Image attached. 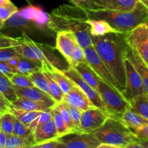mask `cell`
Segmentation results:
<instances>
[{
  "label": "cell",
  "mask_w": 148,
  "mask_h": 148,
  "mask_svg": "<svg viewBox=\"0 0 148 148\" xmlns=\"http://www.w3.org/2000/svg\"><path fill=\"white\" fill-rule=\"evenodd\" d=\"M4 22L2 20H1V19H0V30H1V29L2 28V27H3V25H4Z\"/></svg>",
  "instance_id": "54"
},
{
  "label": "cell",
  "mask_w": 148,
  "mask_h": 148,
  "mask_svg": "<svg viewBox=\"0 0 148 148\" xmlns=\"http://www.w3.org/2000/svg\"><path fill=\"white\" fill-rule=\"evenodd\" d=\"M33 133V131L29 128L28 126L26 125L23 122L15 119L14 126H13V134L20 137H28Z\"/></svg>",
  "instance_id": "40"
},
{
  "label": "cell",
  "mask_w": 148,
  "mask_h": 148,
  "mask_svg": "<svg viewBox=\"0 0 148 148\" xmlns=\"http://www.w3.org/2000/svg\"><path fill=\"white\" fill-rule=\"evenodd\" d=\"M8 78L14 86L20 87V88H27V87L34 86V85L31 82V80H30L28 75L15 72V73L11 74V75Z\"/></svg>",
  "instance_id": "35"
},
{
  "label": "cell",
  "mask_w": 148,
  "mask_h": 148,
  "mask_svg": "<svg viewBox=\"0 0 148 148\" xmlns=\"http://www.w3.org/2000/svg\"><path fill=\"white\" fill-rule=\"evenodd\" d=\"M35 145L33 133L28 137L11 134L7 135L6 148H33Z\"/></svg>",
  "instance_id": "25"
},
{
  "label": "cell",
  "mask_w": 148,
  "mask_h": 148,
  "mask_svg": "<svg viewBox=\"0 0 148 148\" xmlns=\"http://www.w3.org/2000/svg\"><path fill=\"white\" fill-rule=\"evenodd\" d=\"M33 147L37 148H66L63 143L59 140V138L53 139V140H49L47 141L43 142V143H39L35 145Z\"/></svg>",
  "instance_id": "43"
},
{
  "label": "cell",
  "mask_w": 148,
  "mask_h": 148,
  "mask_svg": "<svg viewBox=\"0 0 148 148\" xmlns=\"http://www.w3.org/2000/svg\"><path fill=\"white\" fill-rule=\"evenodd\" d=\"M12 3L11 0H0V5H5Z\"/></svg>",
  "instance_id": "52"
},
{
  "label": "cell",
  "mask_w": 148,
  "mask_h": 148,
  "mask_svg": "<svg viewBox=\"0 0 148 148\" xmlns=\"http://www.w3.org/2000/svg\"><path fill=\"white\" fill-rule=\"evenodd\" d=\"M52 118H53L54 122H55V127H56L57 132L59 137H61L62 136L65 135V134L71 133L69 129L67 127L66 123H65L62 116L61 115L60 112L55 106L52 108Z\"/></svg>",
  "instance_id": "33"
},
{
  "label": "cell",
  "mask_w": 148,
  "mask_h": 148,
  "mask_svg": "<svg viewBox=\"0 0 148 148\" xmlns=\"http://www.w3.org/2000/svg\"><path fill=\"white\" fill-rule=\"evenodd\" d=\"M7 137V134L1 130L0 131V148H6Z\"/></svg>",
  "instance_id": "50"
},
{
  "label": "cell",
  "mask_w": 148,
  "mask_h": 148,
  "mask_svg": "<svg viewBox=\"0 0 148 148\" xmlns=\"http://www.w3.org/2000/svg\"><path fill=\"white\" fill-rule=\"evenodd\" d=\"M30 25H32L28 19L23 17L20 13L19 10L14 13L9 19H7L1 30H23L28 27Z\"/></svg>",
  "instance_id": "24"
},
{
  "label": "cell",
  "mask_w": 148,
  "mask_h": 148,
  "mask_svg": "<svg viewBox=\"0 0 148 148\" xmlns=\"http://www.w3.org/2000/svg\"><path fill=\"white\" fill-rule=\"evenodd\" d=\"M0 131H1V121H0Z\"/></svg>",
  "instance_id": "57"
},
{
  "label": "cell",
  "mask_w": 148,
  "mask_h": 148,
  "mask_svg": "<svg viewBox=\"0 0 148 148\" xmlns=\"http://www.w3.org/2000/svg\"><path fill=\"white\" fill-rule=\"evenodd\" d=\"M97 92L110 116L120 119L123 113L131 108L129 101L120 91L102 79L99 83Z\"/></svg>",
  "instance_id": "5"
},
{
  "label": "cell",
  "mask_w": 148,
  "mask_h": 148,
  "mask_svg": "<svg viewBox=\"0 0 148 148\" xmlns=\"http://www.w3.org/2000/svg\"><path fill=\"white\" fill-rule=\"evenodd\" d=\"M119 33H111L103 36L92 38L93 46L105 64L114 78L118 89L121 93L126 85V72L124 55L126 43L125 36Z\"/></svg>",
  "instance_id": "2"
},
{
  "label": "cell",
  "mask_w": 148,
  "mask_h": 148,
  "mask_svg": "<svg viewBox=\"0 0 148 148\" xmlns=\"http://www.w3.org/2000/svg\"><path fill=\"white\" fill-rule=\"evenodd\" d=\"M78 44L75 33L62 30L57 33L55 48L68 62L75 48Z\"/></svg>",
  "instance_id": "12"
},
{
  "label": "cell",
  "mask_w": 148,
  "mask_h": 148,
  "mask_svg": "<svg viewBox=\"0 0 148 148\" xmlns=\"http://www.w3.org/2000/svg\"><path fill=\"white\" fill-rule=\"evenodd\" d=\"M120 121L133 133L141 126L148 123V120L147 119L135 112L131 108L127 109L123 113L120 118Z\"/></svg>",
  "instance_id": "21"
},
{
  "label": "cell",
  "mask_w": 148,
  "mask_h": 148,
  "mask_svg": "<svg viewBox=\"0 0 148 148\" xmlns=\"http://www.w3.org/2000/svg\"><path fill=\"white\" fill-rule=\"evenodd\" d=\"M94 2L98 9L130 12L136 7L139 0H94Z\"/></svg>",
  "instance_id": "17"
},
{
  "label": "cell",
  "mask_w": 148,
  "mask_h": 148,
  "mask_svg": "<svg viewBox=\"0 0 148 148\" xmlns=\"http://www.w3.org/2000/svg\"><path fill=\"white\" fill-rule=\"evenodd\" d=\"M43 72L48 81L50 95L57 103L62 102V100H63L64 93L62 91V90H61V88H59V86L57 83L56 81L52 78L50 73L48 71H43Z\"/></svg>",
  "instance_id": "32"
},
{
  "label": "cell",
  "mask_w": 148,
  "mask_h": 148,
  "mask_svg": "<svg viewBox=\"0 0 148 148\" xmlns=\"http://www.w3.org/2000/svg\"><path fill=\"white\" fill-rule=\"evenodd\" d=\"M125 56L130 59L131 62L133 64L136 69L139 72L142 79L145 92L148 95V66L139 56V53L134 49L131 48L127 43H126Z\"/></svg>",
  "instance_id": "18"
},
{
  "label": "cell",
  "mask_w": 148,
  "mask_h": 148,
  "mask_svg": "<svg viewBox=\"0 0 148 148\" xmlns=\"http://www.w3.org/2000/svg\"><path fill=\"white\" fill-rule=\"evenodd\" d=\"M62 101L82 111L95 107L84 91L75 83L70 92L64 95Z\"/></svg>",
  "instance_id": "13"
},
{
  "label": "cell",
  "mask_w": 148,
  "mask_h": 148,
  "mask_svg": "<svg viewBox=\"0 0 148 148\" xmlns=\"http://www.w3.org/2000/svg\"><path fill=\"white\" fill-rule=\"evenodd\" d=\"M18 10L23 17L30 22L33 27L40 30L48 28L49 14L44 12L40 7L29 4L28 7Z\"/></svg>",
  "instance_id": "14"
},
{
  "label": "cell",
  "mask_w": 148,
  "mask_h": 148,
  "mask_svg": "<svg viewBox=\"0 0 148 148\" xmlns=\"http://www.w3.org/2000/svg\"><path fill=\"white\" fill-rule=\"evenodd\" d=\"M15 87V90L17 96L20 98H26L30 101L41 102L47 104L48 106L52 108L56 105L57 102L46 92H44L36 86L27 87V88H20Z\"/></svg>",
  "instance_id": "15"
},
{
  "label": "cell",
  "mask_w": 148,
  "mask_h": 148,
  "mask_svg": "<svg viewBox=\"0 0 148 148\" xmlns=\"http://www.w3.org/2000/svg\"><path fill=\"white\" fill-rule=\"evenodd\" d=\"M18 54L17 46L0 49V62H7L10 58Z\"/></svg>",
  "instance_id": "45"
},
{
  "label": "cell",
  "mask_w": 148,
  "mask_h": 148,
  "mask_svg": "<svg viewBox=\"0 0 148 148\" xmlns=\"http://www.w3.org/2000/svg\"><path fill=\"white\" fill-rule=\"evenodd\" d=\"M15 72H16V71L14 69H12L7 62H0V74L9 77L11 75V74L15 73Z\"/></svg>",
  "instance_id": "47"
},
{
  "label": "cell",
  "mask_w": 148,
  "mask_h": 148,
  "mask_svg": "<svg viewBox=\"0 0 148 148\" xmlns=\"http://www.w3.org/2000/svg\"><path fill=\"white\" fill-rule=\"evenodd\" d=\"M25 1H26V2L28 3L29 4H32V3H33V0H25Z\"/></svg>",
  "instance_id": "55"
},
{
  "label": "cell",
  "mask_w": 148,
  "mask_h": 148,
  "mask_svg": "<svg viewBox=\"0 0 148 148\" xmlns=\"http://www.w3.org/2000/svg\"><path fill=\"white\" fill-rule=\"evenodd\" d=\"M63 102V101H62ZM64 103L65 104V106H66L67 109L68 110V112H69L70 116H71V118L72 119L73 123L74 126L75 127V128L78 130V131L80 133H83V132L81 130V114H82V111L78 109V108H75V107H73L71 106L68 105L66 103L64 102Z\"/></svg>",
  "instance_id": "39"
},
{
  "label": "cell",
  "mask_w": 148,
  "mask_h": 148,
  "mask_svg": "<svg viewBox=\"0 0 148 148\" xmlns=\"http://www.w3.org/2000/svg\"><path fill=\"white\" fill-rule=\"evenodd\" d=\"M50 73L51 76L56 81L57 83L61 88L62 91L63 92L64 95L70 92L72 87L73 86L74 82L71 79H70L62 70L58 69L56 66H53L50 71H48Z\"/></svg>",
  "instance_id": "26"
},
{
  "label": "cell",
  "mask_w": 148,
  "mask_h": 148,
  "mask_svg": "<svg viewBox=\"0 0 148 148\" xmlns=\"http://www.w3.org/2000/svg\"><path fill=\"white\" fill-rule=\"evenodd\" d=\"M7 64L11 66L12 69H14L16 71V69H17V66L19 64V62H20V57H19V53L18 54L15 55V56H12V58H10L8 61H7ZM17 72V71H16Z\"/></svg>",
  "instance_id": "49"
},
{
  "label": "cell",
  "mask_w": 148,
  "mask_h": 148,
  "mask_svg": "<svg viewBox=\"0 0 148 148\" xmlns=\"http://www.w3.org/2000/svg\"><path fill=\"white\" fill-rule=\"evenodd\" d=\"M139 1L142 3V4L148 10V0H139Z\"/></svg>",
  "instance_id": "53"
},
{
  "label": "cell",
  "mask_w": 148,
  "mask_h": 148,
  "mask_svg": "<svg viewBox=\"0 0 148 148\" xmlns=\"http://www.w3.org/2000/svg\"><path fill=\"white\" fill-rule=\"evenodd\" d=\"M17 10V7L12 2L5 5H0V19L5 22Z\"/></svg>",
  "instance_id": "42"
},
{
  "label": "cell",
  "mask_w": 148,
  "mask_h": 148,
  "mask_svg": "<svg viewBox=\"0 0 148 148\" xmlns=\"http://www.w3.org/2000/svg\"><path fill=\"white\" fill-rule=\"evenodd\" d=\"M0 92L10 103H12L18 98L13 84L7 77L1 74H0Z\"/></svg>",
  "instance_id": "28"
},
{
  "label": "cell",
  "mask_w": 148,
  "mask_h": 148,
  "mask_svg": "<svg viewBox=\"0 0 148 148\" xmlns=\"http://www.w3.org/2000/svg\"><path fill=\"white\" fill-rule=\"evenodd\" d=\"M12 103L0 92V109L4 112L10 111Z\"/></svg>",
  "instance_id": "48"
},
{
  "label": "cell",
  "mask_w": 148,
  "mask_h": 148,
  "mask_svg": "<svg viewBox=\"0 0 148 148\" xmlns=\"http://www.w3.org/2000/svg\"><path fill=\"white\" fill-rule=\"evenodd\" d=\"M33 136L35 145L49 140L59 138L53 118L36 127L33 131Z\"/></svg>",
  "instance_id": "16"
},
{
  "label": "cell",
  "mask_w": 148,
  "mask_h": 148,
  "mask_svg": "<svg viewBox=\"0 0 148 148\" xmlns=\"http://www.w3.org/2000/svg\"><path fill=\"white\" fill-rule=\"evenodd\" d=\"M68 1H71L73 5L87 11L98 9L94 4V0H68Z\"/></svg>",
  "instance_id": "44"
},
{
  "label": "cell",
  "mask_w": 148,
  "mask_h": 148,
  "mask_svg": "<svg viewBox=\"0 0 148 148\" xmlns=\"http://www.w3.org/2000/svg\"><path fill=\"white\" fill-rule=\"evenodd\" d=\"M23 38H14L0 33V49L18 46L23 44Z\"/></svg>",
  "instance_id": "37"
},
{
  "label": "cell",
  "mask_w": 148,
  "mask_h": 148,
  "mask_svg": "<svg viewBox=\"0 0 148 148\" xmlns=\"http://www.w3.org/2000/svg\"><path fill=\"white\" fill-rule=\"evenodd\" d=\"M86 23L89 25L91 37L103 36L111 33H119L116 29L112 27L107 21L102 19H87Z\"/></svg>",
  "instance_id": "20"
},
{
  "label": "cell",
  "mask_w": 148,
  "mask_h": 148,
  "mask_svg": "<svg viewBox=\"0 0 148 148\" xmlns=\"http://www.w3.org/2000/svg\"><path fill=\"white\" fill-rule=\"evenodd\" d=\"M10 112H11L15 116V118L20 120L21 122H23L26 125L28 126L40 115L42 111H32L23 109H17V108H15L12 106Z\"/></svg>",
  "instance_id": "29"
},
{
  "label": "cell",
  "mask_w": 148,
  "mask_h": 148,
  "mask_svg": "<svg viewBox=\"0 0 148 148\" xmlns=\"http://www.w3.org/2000/svg\"><path fill=\"white\" fill-rule=\"evenodd\" d=\"M15 116L10 111L4 113L0 116L1 121V130L7 135L13 134V126Z\"/></svg>",
  "instance_id": "34"
},
{
  "label": "cell",
  "mask_w": 148,
  "mask_h": 148,
  "mask_svg": "<svg viewBox=\"0 0 148 148\" xmlns=\"http://www.w3.org/2000/svg\"><path fill=\"white\" fill-rule=\"evenodd\" d=\"M86 60L84 49L79 44H78L73 51L71 58L68 62L69 64V66L75 67L79 63L86 62Z\"/></svg>",
  "instance_id": "38"
},
{
  "label": "cell",
  "mask_w": 148,
  "mask_h": 148,
  "mask_svg": "<svg viewBox=\"0 0 148 148\" xmlns=\"http://www.w3.org/2000/svg\"><path fill=\"white\" fill-rule=\"evenodd\" d=\"M139 143L142 148H148V140H139Z\"/></svg>",
  "instance_id": "51"
},
{
  "label": "cell",
  "mask_w": 148,
  "mask_h": 148,
  "mask_svg": "<svg viewBox=\"0 0 148 148\" xmlns=\"http://www.w3.org/2000/svg\"><path fill=\"white\" fill-rule=\"evenodd\" d=\"M87 14L89 18L104 20L124 36L139 25L148 23V10L139 1L130 12L97 9L88 10Z\"/></svg>",
  "instance_id": "3"
},
{
  "label": "cell",
  "mask_w": 148,
  "mask_h": 148,
  "mask_svg": "<svg viewBox=\"0 0 148 148\" xmlns=\"http://www.w3.org/2000/svg\"><path fill=\"white\" fill-rule=\"evenodd\" d=\"M84 51L87 63L91 66V68L94 69V72L100 77V79L104 81V82H105L107 84H108L109 85L112 86L113 88H116L118 90L117 84H116L114 78L110 74V71L106 66L105 64L102 60L100 56H99L97 52L96 51L93 45L89 46V47L84 49Z\"/></svg>",
  "instance_id": "8"
},
{
  "label": "cell",
  "mask_w": 148,
  "mask_h": 148,
  "mask_svg": "<svg viewBox=\"0 0 148 148\" xmlns=\"http://www.w3.org/2000/svg\"><path fill=\"white\" fill-rule=\"evenodd\" d=\"M123 61L126 72V85L122 94L129 101L138 95H145L146 92L140 75L133 64L125 55Z\"/></svg>",
  "instance_id": "6"
},
{
  "label": "cell",
  "mask_w": 148,
  "mask_h": 148,
  "mask_svg": "<svg viewBox=\"0 0 148 148\" xmlns=\"http://www.w3.org/2000/svg\"><path fill=\"white\" fill-rule=\"evenodd\" d=\"M125 40L148 66V23H142L125 35Z\"/></svg>",
  "instance_id": "7"
},
{
  "label": "cell",
  "mask_w": 148,
  "mask_h": 148,
  "mask_svg": "<svg viewBox=\"0 0 148 148\" xmlns=\"http://www.w3.org/2000/svg\"><path fill=\"white\" fill-rule=\"evenodd\" d=\"M129 103L132 110L148 120V100L146 94L134 97Z\"/></svg>",
  "instance_id": "27"
},
{
  "label": "cell",
  "mask_w": 148,
  "mask_h": 148,
  "mask_svg": "<svg viewBox=\"0 0 148 148\" xmlns=\"http://www.w3.org/2000/svg\"><path fill=\"white\" fill-rule=\"evenodd\" d=\"M22 38H23V42L27 43L34 53L38 62L41 64L42 71H50L53 66H55L53 62L49 60L45 51H44L40 45L32 40L30 38H29L24 31L22 33Z\"/></svg>",
  "instance_id": "19"
},
{
  "label": "cell",
  "mask_w": 148,
  "mask_h": 148,
  "mask_svg": "<svg viewBox=\"0 0 148 148\" xmlns=\"http://www.w3.org/2000/svg\"><path fill=\"white\" fill-rule=\"evenodd\" d=\"M110 115L106 111L93 107L82 112L81 117V130L83 133H93L103 125Z\"/></svg>",
  "instance_id": "10"
},
{
  "label": "cell",
  "mask_w": 148,
  "mask_h": 148,
  "mask_svg": "<svg viewBox=\"0 0 148 148\" xmlns=\"http://www.w3.org/2000/svg\"><path fill=\"white\" fill-rule=\"evenodd\" d=\"M28 77L30 80H31V82H33V85H34V86H36V88H39L41 90H43L44 92H46L48 95H50L49 84H48V81L43 71H36V72H34L30 74V75H29Z\"/></svg>",
  "instance_id": "31"
},
{
  "label": "cell",
  "mask_w": 148,
  "mask_h": 148,
  "mask_svg": "<svg viewBox=\"0 0 148 148\" xmlns=\"http://www.w3.org/2000/svg\"><path fill=\"white\" fill-rule=\"evenodd\" d=\"M62 72L73 81L76 85H78L81 90L84 92V93L88 96L91 102L95 107L100 108L103 111H106L104 106L103 104L99 92L96 90H94L82 77L80 74L75 70V69L73 66H69L66 69H62ZM107 112V111H106Z\"/></svg>",
  "instance_id": "9"
},
{
  "label": "cell",
  "mask_w": 148,
  "mask_h": 148,
  "mask_svg": "<svg viewBox=\"0 0 148 148\" xmlns=\"http://www.w3.org/2000/svg\"><path fill=\"white\" fill-rule=\"evenodd\" d=\"M75 70L80 74L81 77L94 88L97 91L99 83L101 79L97 75V74L94 72L91 66L87 63V62H81L74 67Z\"/></svg>",
  "instance_id": "22"
},
{
  "label": "cell",
  "mask_w": 148,
  "mask_h": 148,
  "mask_svg": "<svg viewBox=\"0 0 148 148\" xmlns=\"http://www.w3.org/2000/svg\"><path fill=\"white\" fill-rule=\"evenodd\" d=\"M55 108L58 110V111L60 112L61 115L63 117L64 120H65V123H66V125L68 127V128L69 129V130L71 131V133H80L78 131L75 127L74 126L73 123L72 119L71 118V116H70L69 112H68V110L67 109L66 106H65V104L64 103V102H60V103H57L56 105L55 106Z\"/></svg>",
  "instance_id": "36"
},
{
  "label": "cell",
  "mask_w": 148,
  "mask_h": 148,
  "mask_svg": "<svg viewBox=\"0 0 148 148\" xmlns=\"http://www.w3.org/2000/svg\"><path fill=\"white\" fill-rule=\"evenodd\" d=\"M4 113H5V112H4V111H3L2 110H1V109H0V116H1L2 115V114H4Z\"/></svg>",
  "instance_id": "56"
},
{
  "label": "cell",
  "mask_w": 148,
  "mask_h": 148,
  "mask_svg": "<svg viewBox=\"0 0 148 148\" xmlns=\"http://www.w3.org/2000/svg\"><path fill=\"white\" fill-rule=\"evenodd\" d=\"M146 97H147V100H148V95H147V94H146Z\"/></svg>",
  "instance_id": "58"
},
{
  "label": "cell",
  "mask_w": 148,
  "mask_h": 148,
  "mask_svg": "<svg viewBox=\"0 0 148 148\" xmlns=\"http://www.w3.org/2000/svg\"><path fill=\"white\" fill-rule=\"evenodd\" d=\"M93 133L101 143L113 145L115 148H126L128 145L139 140L120 119L111 116Z\"/></svg>",
  "instance_id": "4"
},
{
  "label": "cell",
  "mask_w": 148,
  "mask_h": 148,
  "mask_svg": "<svg viewBox=\"0 0 148 148\" xmlns=\"http://www.w3.org/2000/svg\"><path fill=\"white\" fill-rule=\"evenodd\" d=\"M52 118V108L49 110H47V111H42L40 115L31 123L28 125L29 128L33 131L34 129L36 127H37L38 126L41 125L43 123L46 122L47 121H49V119Z\"/></svg>",
  "instance_id": "41"
},
{
  "label": "cell",
  "mask_w": 148,
  "mask_h": 148,
  "mask_svg": "<svg viewBox=\"0 0 148 148\" xmlns=\"http://www.w3.org/2000/svg\"><path fill=\"white\" fill-rule=\"evenodd\" d=\"M87 10L69 4L60 5L49 14L48 29L57 33L62 30L75 33L78 43L83 49L92 46Z\"/></svg>",
  "instance_id": "1"
},
{
  "label": "cell",
  "mask_w": 148,
  "mask_h": 148,
  "mask_svg": "<svg viewBox=\"0 0 148 148\" xmlns=\"http://www.w3.org/2000/svg\"><path fill=\"white\" fill-rule=\"evenodd\" d=\"M59 139L66 148H98L101 143L94 133H70Z\"/></svg>",
  "instance_id": "11"
},
{
  "label": "cell",
  "mask_w": 148,
  "mask_h": 148,
  "mask_svg": "<svg viewBox=\"0 0 148 148\" xmlns=\"http://www.w3.org/2000/svg\"><path fill=\"white\" fill-rule=\"evenodd\" d=\"M12 106L17 109L26 110V111H44L51 109V107L47 104L41 102H36V101H30L26 98L18 97L17 99L12 103H11Z\"/></svg>",
  "instance_id": "23"
},
{
  "label": "cell",
  "mask_w": 148,
  "mask_h": 148,
  "mask_svg": "<svg viewBox=\"0 0 148 148\" xmlns=\"http://www.w3.org/2000/svg\"><path fill=\"white\" fill-rule=\"evenodd\" d=\"M133 134L139 140H148V123L141 126Z\"/></svg>",
  "instance_id": "46"
},
{
  "label": "cell",
  "mask_w": 148,
  "mask_h": 148,
  "mask_svg": "<svg viewBox=\"0 0 148 148\" xmlns=\"http://www.w3.org/2000/svg\"><path fill=\"white\" fill-rule=\"evenodd\" d=\"M19 57H20V62H19L18 66L16 69L17 73L23 74V75L28 76L33 72L39 70H42L41 66L39 64L36 63V62H33L28 59H26L20 54H19Z\"/></svg>",
  "instance_id": "30"
}]
</instances>
